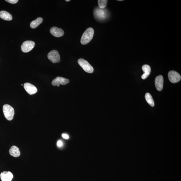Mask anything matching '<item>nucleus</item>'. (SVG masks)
I'll list each match as a JSON object with an SVG mask.
<instances>
[{
    "label": "nucleus",
    "mask_w": 181,
    "mask_h": 181,
    "mask_svg": "<svg viewBox=\"0 0 181 181\" xmlns=\"http://www.w3.org/2000/svg\"><path fill=\"white\" fill-rule=\"evenodd\" d=\"M94 30L92 28H88L84 32L82 36L81 44L83 45L87 44L91 41L93 37Z\"/></svg>",
    "instance_id": "1"
},
{
    "label": "nucleus",
    "mask_w": 181,
    "mask_h": 181,
    "mask_svg": "<svg viewBox=\"0 0 181 181\" xmlns=\"http://www.w3.org/2000/svg\"><path fill=\"white\" fill-rule=\"evenodd\" d=\"M94 15L96 20L99 21H104L106 19L108 16V13L106 9H102L99 7L95 8L94 10Z\"/></svg>",
    "instance_id": "2"
},
{
    "label": "nucleus",
    "mask_w": 181,
    "mask_h": 181,
    "mask_svg": "<svg viewBox=\"0 0 181 181\" xmlns=\"http://www.w3.org/2000/svg\"><path fill=\"white\" fill-rule=\"evenodd\" d=\"M3 111L5 117L8 120L11 121L13 119L15 111L12 107L8 104L3 105Z\"/></svg>",
    "instance_id": "3"
},
{
    "label": "nucleus",
    "mask_w": 181,
    "mask_h": 181,
    "mask_svg": "<svg viewBox=\"0 0 181 181\" xmlns=\"http://www.w3.org/2000/svg\"><path fill=\"white\" fill-rule=\"evenodd\" d=\"M78 63L86 72L92 73L94 72V68L87 60L82 59L78 60Z\"/></svg>",
    "instance_id": "4"
},
{
    "label": "nucleus",
    "mask_w": 181,
    "mask_h": 181,
    "mask_svg": "<svg viewBox=\"0 0 181 181\" xmlns=\"http://www.w3.org/2000/svg\"><path fill=\"white\" fill-rule=\"evenodd\" d=\"M35 45V43L33 41H25L21 45V51L23 53H28L34 48Z\"/></svg>",
    "instance_id": "5"
},
{
    "label": "nucleus",
    "mask_w": 181,
    "mask_h": 181,
    "mask_svg": "<svg viewBox=\"0 0 181 181\" xmlns=\"http://www.w3.org/2000/svg\"><path fill=\"white\" fill-rule=\"evenodd\" d=\"M47 57L53 63H59L60 61L59 53L56 50H53L50 52L47 55Z\"/></svg>",
    "instance_id": "6"
},
{
    "label": "nucleus",
    "mask_w": 181,
    "mask_h": 181,
    "mask_svg": "<svg viewBox=\"0 0 181 181\" xmlns=\"http://www.w3.org/2000/svg\"><path fill=\"white\" fill-rule=\"evenodd\" d=\"M168 77L171 82L175 83L178 82L181 80L180 75L178 73L175 71L171 70L168 73Z\"/></svg>",
    "instance_id": "7"
},
{
    "label": "nucleus",
    "mask_w": 181,
    "mask_h": 181,
    "mask_svg": "<svg viewBox=\"0 0 181 181\" xmlns=\"http://www.w3.org/2000/svg\"><path fill=\"white\" fill-rule=\"evenodd\" d=\"M69 82L70 81L68 79H66L63 77H58L52 81V84L53 86H57V87H59L60 84L65 85Z\"/></svg>",
    "instance_id": "8"
},
{
    "label": "nucleus",
    "mask_w": 181,
    "mask_h": 181,
    "mask_svg": "<svg viewBox=\"0 0 181 181\" xmlns=\"http://www.w3.org/2000/svg\"><path fill=\"white\" fill-rule=\"evenodd\" d=\"M23 87L26 91L30 95L35 94L37 92V89L35 86L30 83H25Z\"/></svg>",
    "instance_id": "9"
},
{
    "label": "nucleus",
    "mask_w": 181,
    "mask_h": 181,
    "mask_svg": "<svg viewBox=\"0 0 181 181\" xmlns=\"http://www.w3.org/2000/svg\"><path fill=\"white\" fill-rule=\"evenodd\" d=\"M155 86L157 90L160 91L162 90L163 88L164 79L162 75L157 76L155 79Z\"/></svg>",
    "instance_id": "10"
},
{
    "label": "nucleus",
    "mask_w": 181,
    "mask_h": 181,
    "mask_svg": "<svg viewBox=\"0 0 181 181\" xmlns=\"http://www.w3.org/2000/svg\"><path fill=\"white\" fill-rule=\"evenodd\" d=\"M50 33L55 37H60L63 36L64 32L63 30L57 27H52L50 30Z\"/></svg>",
    "instance_id": "11"
},
{
    "label": "nucleus",
    "mask_w": 181,
    "mask_h": 181,
    "mask_svg": "<svg viewBox=\"0 0 181 181\" xmlns=\"http://www.w3.org/2000/svg\"><path fill=\"white\" fill-rule=\"evenodd\" d=\"M0 178L1 181H11L13 175L10 172L4 171L0 174Z\"/></svg>",
    "instance_id": "12"
},
{
    "label": "nucleus",
    "mask_w": 181,
    "mask_h": 181,
    "mask_svg": "<svg viewBox=\"0 0 181 181\" xmlns=\"http://www.w3.org/2000/svg\"><path fill=\"white\" fill-rule=\"evenodd\" d=\"M142 69L144 73L142 75L141 77L142 79H145L149 76L151 72V68L149 66L145 64L142 66Z\"/></svg>",
    "instance_id": "13"
},
{
    "label": "nucleus",
    "mask_w": 181,
    "mask_h": 181,
    "mask_svg": "<svg viewBox=\"0 0 181 181\" xmlns=\"http://www.w3.org/2000/svg\"><path fill=\"white\" fill-rule=\"evenodd\" d=\"M10 155L15 157H18L20 155L21 153L18 147L15 146H11L9 150Z\"/></svg>",
    "instance_id": "14"
},
{
    "label": "nucleus",
    "mask_w": 181,
    "mask_h": 181,
    "mask_svg": "<svg viewBox=\"0 0 181 181\" xmlns=\"http://www.w3.org/2000/svg\"><path fill=\"white\" fill-rule=\"evenodd\" d=\"M0 18L3 20L8 21H11L12 19V15L10 13L4 10L0 12Z\"/></svg>",
    "instance_id": "15"
},
{
    "label": "nucleus",
    "mask_w": 181,
    "mask_h": 181,
    "mask_svg": "<svg viewBox=\"0 0 181 181\" xmlns=\"http://www.w3.org/2000/svg\"><path fill=\"white\" fill-rule=\"evenodd\" d=\"M43 21V19L41 17H39L36 20L32 21L30 23V26L32 29H35L42 23Z\"/></svg>",
    "instance_id": "16"
},
{
    "label": "nucleus",
    "mask_w": 181,
    "mask_h": 181,
    "mask_svg": "<svg viewBox=\"0 0 181 181\" xmlns=\"http://www.w3.org/2000/svg\"><path fill=\"white\" fill-rule=\"evenodd\" d=\"M145 98L146 102L152 107H153L154 106V102L153 99L151 95L147 93H146L145 95Z\"/></svg>",
    "instance_id": "17"
},
{
    "label": "nucleus",
    "mask_w": 181,
    "mask_h": 181,
    "mask_svg": "<svg viewBox=\"0 0 181 181\" xmlns=\"http://www.w3.org/2000/svg\"><path fill=\"white\" fill-rule=\"evenodd\" d=\"M99 8L104 9L107 5L108 1L106 0H98V1Z\"/></svg>",
    "instance_id": "18"
},
{
    "label": "nucleus",
    "mask_w": 181,
    "mask_h": 181,
    "mask_svg": "<svg viewBox=\"0 0 181 181\" xmlns=\"http://www.w3.org/2000/svg\"><path fill=\"white\" fill-rule=\"evenodd\" d=\"M6 1L12 4H15L18 3V0H6Z\"/></svg>",
    "instance_id": "19"
},
{
    "label": "nucleus",
    "mask_w": 181,
    "mask_h": 181,
    "mask_svg": "<svg viewBox=\"0 0 181 181\" xmlns=\"http://www.w3.org/2000/svg\"><path fill=\"white\" fill-rule=\"evenodd\" d=\"M63 142L60 140H59L58 141L57 144V146L59 147H61L62 145H63Z\"/></svg>",
    "instance_id": "20"
},
{
    "label": "nucleus",
    "mask_w": 181,
    "mask_h": 181,
    "mask_svg": "<svg viewBox=\"0 0 181 181\" xmlns=\"http://www.w3.org/2000/svg\"><path fill=\"white\" fill-rule=\"evenodd\" d=\"M62 137L64 138V139H68L69 137L68 135L66 134V133H63L62 135Z\"/></svg>",
    "instance_id": "21"
},
{
    "label": "nucleus",
    "mask_w": 181,
    "mask_h": 181,
    "mask_svg": "<svg viewBox=\"0 0 181 181\" xmlns=\"http://www.w3.org/2000/svg\"><path fill=\"white\" fill-rule=\"evenodd\" d=\"M66 1L67 2H69L70 1V0H66Z\"/></svg>",
    "instance_id": "22"
},
{
    "label": "nucleus",
    "mask_w": 181,
    "mask_h": 181,
    "mask_svg": "<svg viewBox=\"0 0 181 181\" xmlns=\"http://www.w3.org/2000/svg\"><path fill=\"white\" fill-rule=\"evenodd\" d=\"M118 1H123V0H118Z\"/></svg>",
    "instance_id": "23"
},
{
    "label": "nucleus",
    "mask_w": 181,
    "mask_h": 181,
    "mask_svg": "<svg viewBox=\"0 0 181 181\" xmlns=\"http://www.w3.org/2000/svg\"><path fill=\"white\" fill-rule=\"evenodd\" d=\"M21 86H23V85L22 84H21Z\"/></svg>",
    "instance_id": "24"
}]
</instances>
